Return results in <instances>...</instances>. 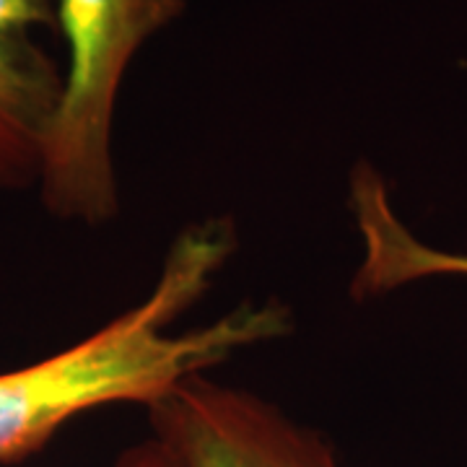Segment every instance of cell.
<instances>
[{"instance_id": "6da1fadb", "label": "cell", "mask_w": 467, "mask_h": 467, "mask_svg": "<svg viewBox=\"0 0 467 467\" xmlns=\"http://www.w3.org/2000/svg\"><path fill=\"white\" fill-rule=\"evenodd\" d=\"M234 250L229 218L187 226L169 244L146 299L42 361L0 371V462H21L88 410L119 402L150 408L234 353L291 333V312L281 301H244L208 325L174 330Z\"/></svg>"}, {"instance_id": "7a4b0ae2", "label": "cell", "mask_w": 467, "mask_h": 467, "mask_svg": "<svg viewBox=\"0 0 467 467\" xmlns=\"http://www.w3.org/2000/svg\"><path fill=\"white\" fill-rule=\"evenodd\" d=\"M67 63L36 190L55 218L97 226L119 211L112 122L138 50L187 0H55Z\"/></svg>"}, {"instance_id": "3957f363", "label": "cell", "mask_w": 467, "mask_h": 467, "mask_svg": "<svg viewBox=\"0 0 467 467\" xmlns=\"http://www.w3.org/2000/svg\"><path fill=\"white\" fill-rule=\"evenodd\" d=\"M182 467H343L333 444L273 402L192 377L149 408Z\"/></svg>"}, {"instance_id": "277c9868", "label": "cell", "mask_w": 467, "mask_h": 467, "mask_svg": "<svg viewBox=\"0 0 467 467\" xmlns=\"http://www.w3.org/2000/svg\"><path fill=\"white\" fill-rule=\"evenodd\" d=\"M55 26V0H0V192L39 182L66 86V66L39 39Z\"/></svg>"}, {"instance_id": "5b68a950", "label": "cell", "mask_w": 467, "mask_h": 467, "mask_svg": "<svg viewBox=\"0 0 467 467\" xmlns=\"http://www.w3.org/2000/svg\"><path fill=\"white\" fill-rule=\"evenodd\" d=\"M350 213L361 236L364 257L350 284L353 299L382 296L434 275H465V252L429 247L395 213L379 171L358 164L350 174Z\"/></svg>"}, {"instance_id": "8992f818", "label": "cell", "mask_w": 467, "mask_h": 467, "mask_svg": "<svg viewBox=\"0 0 467 467\" xmlns=\"http://www.w3.org/2000/svg\"><path fill=\"white\" fill-rule=\"evenodd\" d=\"M112 467H182V462L164 439L153 434L146 441H138L135 447L122 451Z\"/></svg>"}]
</instances>
